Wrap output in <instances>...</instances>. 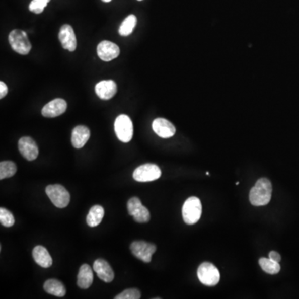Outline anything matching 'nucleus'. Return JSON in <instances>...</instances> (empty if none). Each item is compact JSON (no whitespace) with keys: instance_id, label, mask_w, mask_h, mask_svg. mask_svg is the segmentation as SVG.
<instances>
[{"instance_id":"f257e3e1","label":"nucleus","mask_w":299,"mask_h":299,"mask_svg":"<svg viewBox=\"0 0 299 299\" xmlns=\"http://www.w3.org/2000/svg\"><path fill=\"white\" fill-rule=\"evenodd\" d=\"M272 184L268 179L261 178L257 181L249 192V200L254 206H264L270 202Z\"/></svg>"},{"instance_id":"f03ea898","label":"nucleus","mask_w":299,"mask_h":299,"mask_svg":"<svg viewBox=\"0 0 299 299\" xmlns=\"http://www.w3.org/2000/svg\"><path fill=\"white\" fill-rule=\"evenodd\" d=\"M202 214V204L199 198L192 196L187 199L182 207L183 219L187 225H195Z\"/></svg>"},{"instance_id":"7ed1b4c3","label":"nucleus","mask_w":299,"mask_h":299,"mask_svg":"<svg viewBox=\"0 0 299 299\" xmlns=\"http://www.w3.org/2000/svg\"><path fill=\"white\" fill-rule=\"evenodd\" d=\"M9 41L13 49L19 54L27 55L31 51V43L29 42L26 32L14 29L10 32Z\"/></svg>"},{"instance_id":"20e7f679","label":"nucleus","mask_w":299,"mask_h":299,"mask_svg":"<svg viewBox=\"0 0 299 299\" xmlns=\"http://www.w3.org/2000/svg\"><path fill=\"white\" fill-rule=\"evenodd\" d=\"M46 194L52 204L60 209H63L70 203V194L62 185H48L46 188Z\"/></svg>"},{"instance_id":"39448f33","label":"nucleus","mask_w":299,"mask_h":299,"mask_svg":"<svg viewBox=\"0 0 299 299\" xmlns=\"http://www.w3.org/2000/svg\"><path fill=\"white\" fill-rule=\"evenodd\" d=\"M198 278L203 284L206 286H215L220 279L218 268L211 263H203L199 265L197 271Z\"/></svg>"},{"instance_id":"423d86ee","label":"nucleus","mask_w":299,"mask_h":299,"mask_svg":"<svg viewBox=\"0 0 299 299\" xmlns=\"http://www.w3.org/2000/svg\"><path fill=\"white\" fill-rule=\"evenodd\" d=\"M115 132L119 140L124 143L131 141L133 136V124L126 115H120L115 121Z\"/></svg>"},{"instance_id":"0eeeda50","label":"nucleus","mask_w":299,"mask_h":299,"mask_svg":"<svg viewBox=\"0 0 299 299\" xmlns=\"http://www.w3.org/2000/svg\"><path fill=\"white\" fill-rule=\"evenodd\" d=\"M162 176V171L159 166L155 164L142 165L135 169L133 173V178L138 182H150L157 181Z\"/></svg>"},{"instance_id":"6e6552de","label":"nucleus","mask_w":299,"mask_h":299,"mask_svg":"<svg viewBox=\"0 0 299 299\" xmlns=\"http://www.w3.org/2000/svg\"><path fill=\"white\" fill-rule=\"evenodd\" d=\"M127 209L129 214L132 216L137 223H147L151 219L149 210L141 204L139 198L133 197L129 199Z\"/></svg>"},{"instance_id":"1a4fd4ad","label":"nucleus","mask_w":299,"mask_h":299,"mask_svg":"<svg viewBox=\"0 0 299 299\" xmlns=\"http://www.w3.org/2000/svg\"><path fill=\"white\" fill-rule=\"evenodd\" d=\"M130 249L133 255L144 263L152 261V255L157 251L156 245L145 241H135L131 244Z\"/></svg>"},{"instance_id":"9d476101","label":"nucleus","mask_w":299,"mask_h":299,"mask_svg":"<svg viewBox=\"0 0 299 299\" xmlns=\"http://www.w3.org/2000/svg\"><path fill=\"white\" fill-rule=\"evenodd\" d=\"M97 51L98 57L104 62H110L116 58L120 54L118 46L110 41H102L98 44Z\"/></svg>"},{"instance_id":"9b49d317","label":"nucleus","mask_w":299,"mask_h":299,"mask_svg":"<svg viewBox=\"0 0 299 299\" xmlns=\"http://www.w3.org/2000/svg\"><path fill=\"white\" fill-rule=\"evenodd\" d=\"M19 150L22 156L29 162L38 157V145L33 138L29 136H24L19 140Z\"/></svg>"},{"instance_id":"f8f14e48","label":"nucleus","mask_w":299,"mask_h":299,"mask_svg":"<svg viewBox=\"0 0 299 299\" xmlns=\"http://www.w3.org/2000/svg\"><path fill=\"white\" fill-rule=\"evenodd\" d=\"M62 48L68 50L70 52H73L77 48V38L73 29L71 25L65 24L60 29L58 34Z\"/></svg>"},{"instance_id":"ddd939ff","label":"nucleus","mask_w":299,"mask_h":299,"mask_svg":"<svg viewBox=\"0 0 299 299\" xmlns=\"http://www.w3.org/2000/svg\"><path fill=\"white\" fill-rule=\"evenodd\" d=\"M67 104L66 101L61 98H56L46 104L42 109V115L45 117H57L66 112Z\"/></svg>"},{"instance_id":"4468645a","label":"nucleus","mask_w":299,"mask_h":299,"mask_svg":"<svg viewBox=\"0 0 299 299\" xmlns=\"http://www.w3.org/2000/svg\"><path fill=\"white\" fill-rule=\"evenodd\" d=\"M152 129L162 138L172 137L176 134V127L171 121L164 118H157L152 123Z\"/></svg>"},{"instance_id":"2eb2a0df","label":"nucleus","mask_w":299,"mask_h":299,"mask_svg":"<svg viewBox=\"0 0 299 299\" xmlns=\"http://www.w3.org/2000/svg\"><path fill=\"white\" fill-rule=\"evenodd\" d=\"M95 92L101 99L109 100L116 95L117 86L112 80H103L96 85Z\"/></svg>"},{"instance_id":"dca6fc26","label":"nucleus","mask_w":299,"mask_h":299,"mask_svg":"<svg viewBox=\"0 0 299 299\" xmlns=\"http://www.w3.org/2000/svg\"><path fill=\"white\" fill-rule=\"evenodd\" d=\"M93 270L95 271L100 279L105 282H111L114 279V272L104 259H97L93 264Z\"/></svg>"},{"instance_id":"f3484780","label":"nucleus","mask_w":299,"mask_h":299,"mask_svg":"<svg viewBox=\"0 0 299 299\" xmlns=\"http://www.w3.org/2000/svg\"><path fill=\"white\" fill-rule=\"evenodd\" d=\"M90 130L85 126H78L71 133V144L76 149H81L90 138Z\"/></svg>"},{"instance_id":"a211bd4d","label":"nucleus","mask_w":299,"mask_h":299,"mask_svg":"<svg viewBox=\"0 0 299 299\" xmlns=\"http://www.w3.org/2000/svg\"><path fill=\"white\" fill-rule=\"evenodd\" d=\"M33 257L34 261L42 268H48L52 266V257L50 256L49 253L46 248L43 247L41 245L36 246L33 249Z\"/></svg>"},{"instance_id":"6ab92c4d","label":"nucleus","mask_w":299,"mask_h":299,"mask_svg":"<svg viewBox=\"0 0 299 299\" xmlns=\"http://www.w3.org/2000/svg\"><path fill=\"white\" fill-rule=\"evenodd\" d=\"M93 273L88 264H83L79 269L78 275V285L83 289H88L93 284Z\"/></svg>"},{"instance_id":"aec40b11","label":"nucleus","mask_w":299,"mask_h":299,"mask_svg":"<svg viewBox=\"0 0 299 299\" xmlns=\"http://www.w3.org/2000/svg\"><path fill=\"white\" fill-rule=\"evenodd\" d=\"M43 288L49 294L56 297H64L66 294V288L62 282L57 279H48L43 285Z\"/></svg>"},{"instance_id":"412c9836","label":"nucleus","mask_w":299,"mask_h":299,"mask_svg":"<svg viewBox=\"0 0 299 299\" xmlns=\"http://www.w3.org/2000/svg\"><path fill=\"white\" fill-rule=\"evenodd\" d=\"M104 209L101 205H94L91 208L87 216V223L90 227L99 226L104 217Z\"/></svg>"},{"instance_id":"4be33fe9","label":"nucleus","mask_w":299,"mask_h":299,"mask_svg":"<svg viewBox=\"0 0 299 299\" xmlns=\"http://www.w3.org/2000/svg\"><path fill=\"white\" fill-rule=\"evenodd\" d=\"M137 23V19L135 15H131L126 17L119 28V33L121 36H128L132 33Z\"/></svg>"},{"instance_id":"5701e85b","label":"nucleus","mask_w":299,"mask_h":299,"mask_svg":"<svg viewBox=\"0 0 299 299\" xmlns=\"http://www.w3.org/2000/svg\"><path fill=\"white\" fill-rule=\"evenodd\" d=\"M259 263L262 269L268 274H277L280 271V265L278 262L273 261L269 258H261Z\"/></svg>"},{"instance_id":"b1692460","label":"nucleus","mask_w":299,"mask_h":299,"mask_svg":"<svg viewBox=\"0 0 299 299\" xmlns=\"http://www.w3.org/2000/svg\"><path fill=\"white\" fill-rule=\"evenodd\" d=\"M17 172V166L13 162H2L0 163V180L10 178Z\"/></svg>"},{"instance_id":"393cba45","label":"nucleus","mask_w":299,"mask_h":299,"mask_svg":"<svg viewBox=\"0 0 299 299\" xmlns=\"http://www.w3.org/2000/svg\"><path fill=\"white\" fill-rule=\"evenodd\" d=\"M0 222L5 227H12L15 223V217L11 212L5 208L0 209Z\"/></svg>"},{"instance_id":"a878e982","label":"nucleus","mask_w":299,"mask_h":299,"mask_svg":"<svg viewBox=\"0 0 299 299\" xmlns=\"http://www.w3.org/2000/svg\"><path fill=\"white\" fill-rule=\"evenodd\" d=\"M49 2L50 0H33L29 5V10L34 14H41Z\"/></svg>"},{"instance_id":"bb28decb","label":"nucleus","mask_w":299,"mask_h":299,"mask_svg":"<svg viewBox=\"0 0 299 299\" xmlns=\"http://www.w3.org/2000/svg\"><path fill=\"white\" fill-rule=\"evenodd\" d=\"M116 299H139L140 298V292L136 288L126 289L120 294L116 295Z\"/></svg>"},{"instance_id":"cd10ccee","label":"nucleus","mask_w":299,"mask_h":299,"mask_svg":"<svg viewBox=\"0 0 299 299\" xmlns=\"http://www.w3.org/2000/svg\"><path fill=\"white\" fill-rule=\"evenodd\" d=\"M8 87L4 82H0V98H5V96L7 95Z\"/></svg>"},{"instance_id":"c85d7f7f","label":"nucleus","mask_w":299,"mask_h":299,"mask_svg":"<svg viewBox=\"0 0 299 299\" xmlns=\"http://www.w3.org/2000/svg\"><path fill=\"white\" fill-rule=\"evenodd\" d=\"M268 256H269V259H272L273 261L278 262V263L280 262V254L277 253V252L271 251L270 253H269V254H268Z\"/></svg>"},{"instance_id":"c756f323","label":"nucleus","mask_w":299,"mask_h":299,"mask_svg":"<svg viewBox=\"0 0 299 299\" xmlns=\"http://www.w3.org/2000/svg\"><path fill=\"white\" fill-rule=\"evenodd\" d=\"M102 2H105V3H109L111 2V1H112V0H102Z\"/></svg>"},{"instance_id":"7c9ffc66","label":"nucleus","mask_w":299,"mask_h":299,"mask_svg":"<svg viewBox=\"0 0 299 299\" xmlns=\"http://www.w3.org/2000/svg\"><path fill=\"white\" fill-rule=\"evenodd\" d=\"M138 1H142V0H138Z\"/></svg>"}]
</instances>
